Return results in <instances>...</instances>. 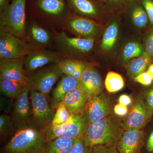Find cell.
<instances>
[{"label":"cell","mask_w":153,"mask_h":153,"mask_svg":"<svg viewBox=\"0 0 153 153\" xmlns=\"http://www.w3.org/2000/svg\"><path fill=\"white\" fill-rule=\"evenodd\" d=\"M124 131L120 121L111 114L97 122L89 124L83 134V141L89 148L99 145L117 147Z\"/></svg>","instance_id":"cell-1"},{"label":"cell","mask_w":153,"mask_h":153,"mask_svg":"<svg viewBox=\"0 0 153 153\" xmlns=\"http://www.w3.org/2000/svg\"><path fill=\"white\" fill-rule=\"evenodd\" d=\"M46 142L42 130L27 127L17 130L1 153H40Z\"/></svg>","instance_id":"cell-2"},{"label":"cell","mask_w":153,"mask_h":153,"mask_svg":"<svg viewBox=\"0 0 153 153\" xmlns=\"http://www.w3.org/2000/svg\"><path fill=\"white\" fill-rule=\"evenodd\" d=\"M27 0H13L0 13V31L27 41L26 7Z\"/></svg>","instance_id":"cell-3"},{"label":"cell","mask_w":153,"mask_h":153,"mask_svg":"<svg viewBox=\"0 0 153 153\" xmlns=\"http://www.w3.org/2000/svg\"><path fill=\"white\" fill-rule=\"evenodd\" d=\"M28 8L33 16L51 21H66L70 7L66 0H29Z\"/></svg>","instance_id":"cell-4"},{"label":"cell","mask_w":153,"mask_h":153,"mask_svg":"<svg viewBox=\"0 0 153 153\" xmlns=\"http://www.w3.org/2000/svg\"><path fill=\"white\" fill-rule=\"evenodd\" d=\"M89 125L85 112L80 115H71L68 120L60 125L52 126L49 125L44 129L46 142L58 138L76 139L83 135Z\"/></svg>","instance_id":"cell-5"},{"label":"cell","mask_w":153,"mask_h":153,"mask_svg":"<svg viewBox=\"0 0 153 153\" xmlns=\"http://www.w3.org/2000/svg\"><path fill=\"white\" fill-rule=\"evenodd\" d=\"M63 73L57 63L41 68L27 75L25 86L33 90L48 94Z\"/></svg>","instance_id":"cell-6"},{"label":"cell","mask_w":153,"mask_h":153,"mask_svg":"<svg viewBox=\"0 0 153 153\" xmlns=\"http://www.w3.org/2000/svg\"><path fill=\"white\" fill-rule=\"evenodd\" d=\"M30 98L32 106L30 126L42 130L52 123L56 111L49 105L47 94L31 90Z\"/></svg>","instance_id":"cell-7"},{"label":"cell","mask_w":153,"mask_h":153,"mask_svg":"<svg viewBox=\"0 0 153 153\" xmlns=\"http://www.w3.org/2000/svg\"><path fill=\"white\" fill-rule=\"evenodd\" d=\"M40 49L19 37L0 31V59L25 57Z\"/></svg>","instance_id":"cell-8"},{"label":"cell","mask_w":153,"mask_h":153,"mask_svg":"<svg viewBox=\"0 0 153 153\" xmlns=\"http://www.w3.org/2000/svg\"><path fill=\"white\" fill-rule=\"evenodd\" d=\"M153 112L145 99L140 96L131 107L127 116L121 122L123 128L127 130H141L146 125L152 118Z\"/></svg>","instance_id":"cell-9"},{"label":"cell","mask_w":153,"mask_h":153,"mask_svg":"<svg viewBox=\"0 0 153 153\" xmlns=\"http://www.w3.org/2000/svg\"><path fill=\"white\" fill-rule=\"evenodd\" d=\"M30 92V90L25 86L22 93L14 100L11 117L16 131L30 126L32 106Z\"/></svg>","instance_id":"cell-10"},{"label":"cell","mask_w":153,"mask_h":153,"mask_svg":"<svg viewBox=\"0 0 153 153\" xmlns=\"http://www.w3.org/2000/svg\"><path fill=\"white\" fill-rule=\"evenodd\" d=\"M111 111L109 96L102 92L98 95L89 97L85 112L89 124L107 117L111 114Z\"/></svg>","instance_id":"cell-11"},{"label":"cell","mask_w":153,"mask_h":153,"mask_svg":"<svg viewBox=\"0 0 153 153\" xmlns=\"http://www.w3.org/2000/svg\"><path fill=\"white\" fill-rule=\"evenodd\" d=\"M63 57L58 52L44 49H39L25 57V73L27 76L46 65L58 63L64 59Z\"/></svg>","instance_id":"cell-12"},{"label":"cell","mask_w":153,"mask_h":153,"mask_svg":"<svg viewBox=\"0 0 153 153\" xmlns=\"http://www.w3.org/2000/svg\"><path fill=\"white\" fill-rule=\"evenodd\" d=\"M93 38H71L64 32L59 33L56 38V43L60 51L67 55L71 52L82 53L90 52L94 46Z\"/></svg>","instance_id":"cell-13"},{"label":"cell","mask_w":153,"mask_h":153,"mask_svg":"<svg viewBox=\"0 0 153 153\" xmlns=\"http://www.w3.org/2000/svg\"><path fill=\"white\" fill-rule=\"evenodd\" d=\"M25 57L0 59V79H7L25 83Z\"/></svg>","instance_id":"cell-14"},{"label":"cell","mask_w":153,"mask_h":153,"mask_svg":"<svg viewBox=\"0 0 153 153\" xmlns=\"http://www.w3.org/2000/svg\"><path fill=\"white\" fill-rule=\"evenodd\" d=\"M145 134L142 130H127L118 142L120 153H140L145 144Z\"/></svg>","instance_id":"cell-15"},{"label":"cell","mask_w":153,"mask_h":153,"mask_svg":"<svg viewBox=\"0 0 153 153\" xmlns=\"http://www.w3.org/2000/svg\"><path fill=\"white\" fill-rule=\"evenodd\" d=\"M79 87L89 97L102 93L103 84L98 71L92 66H88L79 80Z\"/></svg>","instance_id":"cell-16"},{"label":"cell","mask_w":153,"mask_h":153,"mask_svg":"<svg viewBox=\"0 0 153 153\" xmlns=\"http://www.w3.org/2000/svg\"><path fill=\"white\" fill-rule=\"evenodd\" d=\"M89 97L79 87L69 91L63 102L71 115H80L85 112Z\"/></svg>","instance_id":"cell-17"},{"label":"cell","mask_w":153,"mask_h":153,"mask_svg":"<svg viewBox=\"0 0 153 153\" xmlns=\"http://www.w3.org/2000/svg\"><path fill=\"white\" fill-rule=\"evenodd\" d=\"M65 22L68 30L79 38H93L97 30L94 22L86 18L68 16Z\"/></svg>","instance_id":"cell-18"},{"label":"cell","mask_w":153,"mask_h":153,"mask_svg":"<svg viewBox=\"0 0 153 153\" xmlns=\"http://www.w3.org/2000/svg\"><path fill=\"white\" fill-rule=\"evenodd\" d=\"M79 80L63 74L52 92L50 100L51 107L53 109H57L63 102L68 91L79 87Z\"/></svg>","instance_id":"cell-19"},{"label":"cell","mask_w":153,"mask_h":153,"mask_svg":"<svg viewBox=\"0 0 153 153\" xmlns=\"http://www.w3.org/2000/svg\"><path fill=\"white\" fill-rule=\"evenodd\" d=\"M52 37L48 30L34 22L27 27V41L36 47L44 49L49 45Z\"/></svg>","instance_id":"cell-20"},{"label":"cell","mask_w":153,"mask_h":153,"mask_svg":"<svg viewBox=\"0 0 153 153\" xmlns=\"http://www.w3.org/2000/svg\"><path fill=\"white\" fill-rule=\"evenodd\" d=\"M76 139L61 137L46 142L40 153H68Z\"/></svg>","instance_id":"cell-21"},{"label":"cell","mask_w":153,"mask_h":153,"mask_svg":"<svg viewBox=\"0 0 153 153\" xmlns=\"http://www.w3.org/2000/svg\"><path fill=\"white\" fill-rule=\"evenodd\" d=\"M70 9L87 16L94 17L98 14V9L93 0H66Z\"/></svg>","instance_id":"cell-22"},{"label":"cell","mask_w":153,"mask_h":153,"mask_svg":"<svg viewBox=\"0 0 153 153\" xmlns=\"http://www.w3.org/2000/svg\"><path fill=\"white\" fill-rule=\"evenodd\" d=\"M25 83L7 79H0V91L1 95L13 99L22 93Z\"/></svg>","instance_id":"cell-23"},{"label":"cell","mask_w":153,"mask_h":153,"mask_svg":"<svg viewBox=\"0 0 153 153\" xmlns=\"http://www.w3.org/2000/svg\"><path fill=\"white\" fill-rule=\"evenodd\" d=\"M152 57L146 51L139 57L134 59L129 64L128 71L131 76L135 77L145 72L149 68Z\"/></svg>","instance_id":"cell-24"},{"label":"cell","mask_w":153,"mask_h":153,"mask_svg":"<svg viewBox=\"0 0 153 153\" xmlns=\"http://www.w3.org/2000/svg\"><path fill=\"white\" fill-rule=\"evenodd\" d=\"M118 26L116 22H113L106 28L104 33L100 47L105 51H109L114 47L118 36Z\"/></svg>","instance_id":"cell-25"},{"label":"cell","mask_w":153,"mask_h":153,"mask_svg":"<svg viewBox=\"0 0 153 153\" xmlns=\"http://www.w3.org/2000/svg\"><path fill=\"white\" fill-rule=\"evenodd\" d=\"M123 77L120 74L109 71L107 74L105 81V86L109 93H114L122 89L124 87Z\"/></svg>","instance_id":"cell-26"},{"label":"cell","mask_w":153,"mask_h":153,"mask_svg":"<svg viewBox=\"0 0 153 153\" xmlns=\"http://www.w3.org/2000/svg\"><path fill=\"white\" fill-rule=\"evenodd\" d=\"M57 64L63 74L68 76L80 68L90 66L89 64L70 58L63 59Z\"/></svg>","instance_id":"cell-27"},{"label":"cell","mask_w":153,"mask_h":153,"mask_svg":"<svg viewBox=\"0 0 153 153\" xmlns=\"http://www.w3.org/2000/svg\"><path fill=\"white\" fill-rule=\"evenodd\" d=\"M16 131L11 116L3 113L0 116V136L1 140L13 136Z\"/></svg>","instance_id":"cell-28"},{"label":"cell","mask_w":153,"mask_h":153,"mask_svg":"<svg viewBox=\"0 0 153 153\" xmlns=\"http://www.w3.org/2000/svg\"><path fill=\"white\" fill-rule=\"evenodd\" d=\"M131 13L132 22L137 27L142 28L146 26L149 19L143 6L135 5L132 9Z\"/></svg>","instance_id":"cell-29"},{"label":"cell","mask_w":153,"mask_h":153,"mask_svg":"<svg viewBox=\"0 0 153 153\" xmlns=\"http://www.w3.org/2000/svg\"><path fill=\"white\" fill-rule=\"evenodd\" d=\"M145 52L142 46L138 42H131L126 45L123 52V57L125 61H127L138 57Z\"/></svg>","instance_id":"cell-30"},{"label":"cell","mask_w":153,"mask_h":153,"mask_svg":"<svg viewBox=\"0 0 153 153\" xmlns=\"http://www.w3.org/2000/svg\"><path fill=\"white\" fill-rule=\"evenodd\" d=\"M71 115L66 108L65 103L63 102L56 109L55 116L50 125L55 126L63 124L68 120Z\"/></svg>","instance_id":"cell-31"},{"label":"cell","mask_w":153,"mask_h":153,"mask_svg":"<svg viewBox=\"0 0 153 153\" xmlns=\"http://www.w3.org/2000/svg\"><path fill=\"white\" fill-rule=\"evenodd\" d=\"M68 153H90L89 148L85 146L83 141V135L75 140L74 145Z\"/></svg>","instance_id":"cell-32"},{"label":"cell","mask_w":153,"mask_h":153,"mask_svg":"<svg viewBox=\"0 0 153 153\" xmlns=\"http://www.w3.org/2000/svg\"><path fill=\"white\" fill-rule=\"evenodd\" d=\"M90 153H120L117 147L107 145H99L89 147Z\"/></svg>","instance_id":"cell-33"},{"label":"cell","mask_w":153,"mask_h":153,"mask_svg":"<svg viewBox=\"0 0 153 153\" xmlns=\"http://www.w3.org/2000/svg\"><path fill=\"white\" fill-rule=\"evenodd\" d=\"M134 80L143 85L148 86L152 84L153 79L149 73L146 71L134 77Z\"/></svg>","instance_id":"cell-34"},{"label":"cell","mask_w":153,"mask_h":153,"mask_svg":"<svg viewBox=\"0 0 153 153\" xmlns=\"http://www.w3.org/2000/svg\"><path fill=\"white\" fill-rule=\"evenodd\" d=\"M13 100L10 98L6 99L4 96H1V110L5 113V114L10 112L13 106Z\"/></svg>","instance_id":"cell-35"},{"label":"cell","mask_w":153,"mask_h":153,"mask_svg":"<svg viewBox=\"0 0 153 153\" xmlns=\"http://www.w3.org/2000/svg\"><path fill=\"white\" fill-rule=\"evenodd\" d=\"M141 3L147 14L151 25H153V1L141 0Z\"/></svg>","instance_id":"cell-36"},{"label":"cell","mask_w":153,"mask_h":153,"mask_svg":"<svg viewBox=\"0 0 153 153\" xmlns=\"http://www.w3.org/2000/svg\"><path fill=\"white\" fill-rule=\"evenodd\" d=\"M145 45L146 52L153 57V29L147 37Z\"/></svg>","instance_id":"cell-37"},{"label":"cell","mask_w":153,"mask_h":153,"mask_svg":"<svg viewBox=\"0 0 153 153\" xmlns=\"http://www.w3.org/2000/svg\"><path fill=\"white\" fill-rule=\"evenodd\" d=\"M115 114L119 116H125L128 113V110L127 106L118 103L116 105L114 108Z\"/></svg>","instance_id":"cell-38"},{"label":"cell","mask_w":153,"mask_h":153,"mask_svg":"<svg viewBox=\"0 0 153 153\" xmlns=\"http://www.w3.org/2000/svg\"><path fill=\"white\" fill-rule=\"evenodd\" d=\"M146 102L153 112V88L148 91L145 98Z\"/></svg>","instance_id":"cell-39"},{"label":"cell","mask_w":153,"mask_h":153,"mask_svg":"<svg viewBox=\"0 0 153 153\" xmlns=\"http://www.w3.org/2000/svg\"><path fill=\"white\" fill-rule=\"evenodd\" d=\"M132 99L127 94H122L118 99L119 103L128 106L132 103Z\"/></svg>","instance_id":"cell-40"},{"label":"cell","mask_w":153,"mask_h":153,"mask_svg":"<svg viewBox=\"0 0 153 153\" xmlns=\"http://www.w3.org/2000/svg\"><path fill=\"white\" fill-rule=\"evenodd\" d=\"M147 150L150 152H153V131L151 133L147 140L146 145Z\"/></svg>","instance_id":"cell-41"},{"label":"cell","mask_w":153,"mask_h":153,"mask_svg":"<svg viewBox=\"0 0 153 153\" xmlns=\"http://www.w3.org/2000/svg\"><path fill=\"white\" fill-rule=\"evenodd\" d=\"M10 4V0H0V13L3 12Z\"/></svg>","instance_id":"cell-42"},{"label":"cell","mask_w":153,"mask_h":153,"mask_svg":"<svg viewBox=\"0 0 153 153\" xmlns=\"http://www.w3.org/2000/svg\"><path fill=\"white\" fill-rule=\"evenodd\" d=\"M147 71L149 73L153 79V63L149 65V68H148Z\"/></svg>","instance_id":"cell-43"},{"label":"cell","mask_w":153,"mask_h":153,"mask_svg":"<svg viewBox=\"0 0 153 153\" xmlns=\"http://www.w3.org/2000/svg\"><path fill=\"white\" fill-rule=\"evenodd\" d=\"M108 1L112 3H117L118 2L120 1L121 0H108Z\"/></svg>","instance_id":"cell-44"},{"label":"cell","mask_w":153,"mask_h":153,"mask_svg":"<svg viewBox=\"0 0 153 153\" xmlns=\"http://www.w3.org/2000/svg\"><path fill=\"white\" fill-rule=\"evenodd\" d=\"M12 1H13V0H12Z\"/></svg>","instance_id":"cell-45"},{"label":"cell","mask_w":153,"mask_h":153,"mask_svg":"<svg viewBox=\"0 0 153 153\" xmlns=\"http://www.w3.org/2000/svg\"></svg>","instance_id":"cell-46"}]
</instances>
